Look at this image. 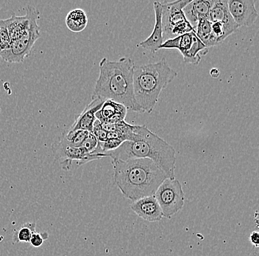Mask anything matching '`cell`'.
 <instances>
[{
    "mask_svg": "<svg viewBox=\"0 0 259 256\" xmlns=\"http://www.w3.org/2000/svg\"><path fill=\"white\" fill-rule=\"evenodd\" d=\"M11 45V40L6 25L0 20V53L9 49Z\"/></svg>",
    "mask_w": 259,
    "mask_h": 256,
    "instance_id": "21",
    "label": "cell"
},
{
    "mask_svg": "<svg viewBox=\"0 0 259 256\" xmlns=\"http://www.w3.org/2000/svg\"><path fill=\"white\" fill-rule=\"evenodd\" d=\"M40 12L37 8L32 9L31 21L25 33L11 42L9 49L0 53V57L8 63H22L31 53L35 42L40 37V28L38 25Z\"/></svg>",
    "mask_w": 259,
    "mask_h": 256,
    "instance_id": "5",
    "label": "cell"
},
{
    "mask_svg": "<svg viewBox=\"0 0 259 256\" xmlns=\"http://www.w3.org/2000/svg\"><path fill=\"white\" fill-rule=\"evenodd\" d=\"M0 116H1V108H0Z\"/></svg>",
    "mask_w": 259,
    "mask_h": 256,
    "instance_id": "27",
    "label": "cell"
},
{
    "mask_svg": "<svg viewBox=\"0 0 259 256\" xmlns=\"http://www.w3.org/2000/svg\"><path fill=\"white\" fill-rule=\"evenodd\" d=\"M127 109L125 106L111 100H106L101 108L95 115L96 119L101 123L108 122L116 124L124 121Z\"/></svg>",
    "mask_w": 259,
    "mask_h": 256,
    "instance_id": "15",
    "label": "cell"
},
{
    "mask_svg": "<svg viewBox=\"0 0 259 256\" xmlns=\"http://www.w3.org/2000/svg\"><path fill=\"white\" fill-rule=\"evenodd\" d=\"M89 134L88 131L69 129L67 132L63 134L61 140L71 147H80L88 137Z\"/></svg>",
    "mask_w": 259,
    "mask_h": 256,
    "instance_id": "19",
    "label": "cell"
},
{
    "mask_svg": "<svg viewBox=\"0 0 259 256\" xmlns=\"http://www.w3.org/2000/svg\"><path fill=\"white\" fill-rule=\"evenodd\" d=\"M154 197L161 207L163 217L171 218L184 205V192L178 179H165L157 189Z\"/></svg>",
    "mask_w": 259,
    "mask_h": 256,
    "instance_id": "7",
    "label": "cell"
},
{
    "mask_svg": "<svg viewBox=\"0 0 259 256\" xmlns=\"http://www.w3.org/2000/svg\"><path fill=\"white\" fill-rule=\"evenodd\" d=\"M131 208L142 220L150 223L161 221L163 218L161 207L154 196L133 202Z\"/></svg>",
    "mask_w": 259,
    "mask_h": 256,
    "instance_id": "10",
    "label": "cell"
},
{
    "mask_svg": "<svg viewBox=\"0 0 259 256\" xmlns=\"http://www.w3.org/2000/svg\"><path fill=\"white\" fill-rule=\"evenodd\" d=\"M213 1L214 0H191L184 7L183 11L186 19L194 30L200 20H209L210 11Z\"/></svg>",
    "mask_w": 259,
    "mask_h": 256,
    "instance_id": "12",
    "label": "cell"
},
{
    "mask_svg": "<svg viewBox=\"0 0 259 256\" xmlns=\"http://www.w3.org/2000/svg\"><path fill=\"white\" fill-rule=\"evenodd\" d=\"M194 32L207 48L217 46L212 35L211 22L209 20H206V19L200 20L194 28Z\"/></svg>",
    "mask_w": 259,
    "mask_h": 256,
    "instance_id": "18",
    "label": "cell"
},
{
    "mask_svg": "<svg viewBox=\"0 0 259 256\" xmlns=\"http://www.w3.org/2000/svg\"><path fill=\"white\" fill-rule=\"evenodd\" d=\"M113 181L126 199L132 202L155 195L167 175L149 159L111 160Z\"/></svg>",
    "mask_w": 259,
    "mask_h": 256,
    "instance_id": "2",
    "label": "cell"
},
{
    "mask_svg": "<svg viewBox=\"0 0 259 256\" xmlns=\"http://www.w3.org/2000/svg\"><path fill=\"white\" fill-rule=\"evenodd\" d=\"M35 232H36V225L35 223L24 224L19 229L14 231L13 241L14 243H29Z\"/></svg>",
    "mask_w": 259,
    "mask_h": 256,
    "instance_id": "20",
    "label": "cell"
},
{
    "mask_svg": "<svg viewBox=\"0 0 259 256\" xmlns=\"http://www.w3.org/2000/svg\"><path fill=\"white\" fill-rule=\"evenodd\" d=\"M210 22H220L238 29L228 9V0H214L210 11Z\"/></svg>",
    "mask_w": 259,
    "mask_h": 256,
    "instance_id": "16",
    "label": "cell"
},
{
    "mask_svg": "<svg viewBox=\"0 0 259 256\" xmlns=\"http://www.w3.org/2000/svg\"><path fill=\"white\" fill-rule=\"evenodd\" d=\"M210 75L213 79H218L220 75V69H218V68H212L210 70Z\"/></svg>",
    "mask_w": 259,
    "mask_h": 256,
    "instance_id": "26",
    "label": "cell"
},
{
    "mask_svg": "<svg viewBox=\"0 0 259 256\" xmlns=\"http://www.w3.org/2000/svg\"><path fill=\"white\" fill-rule=\"evenodd\" d=\"M52 152L64 171L76 169L84 164L105 158L102 155H94L87 152L83 147H74L67 145L60 140L52 144Z\"/></svg>",
    "mask_w": 259,
    "mask_h": 256,
    "instance_id": "8",
    "label": "cell"
},
{
    "mask_svg": "<svg viewBox=\"0 0 259 256\" xmlns=\"http://www.w3.org/2000/svg\"><path fill=\"white\" fill-rule=\"evenodd\" d=\"M153 9L155 12V22L153 32L148 38L139 43V46L155 54L164 42L163 27H162V4L159 2H154Z\"/></svg>",
    "mask_w": 259,
    "mask_h": 256,
    "instance_id": "11",
    "label": "cell"
},
{
    "mask_svg": "<svg viewBox=\"0 0 259 256\" xmlns=\"http://www.w3.org/2000/svg\"><path fill=\"white\" fill-rule=\"evenodd\" d=\"M92 132L95 134L98 142H105V141L108 140V137H107L108 132H105L104 129H103L101 122L97 119H96V121L94 123L93 129H92Z\"/></svg>",
    "mask_w": 259,
    "mask_h": 256,
    "instance_id": "23",
    "label": "cell"
},
{
    "mask_svg": "<svg viewBox=\"0 0 259 256\" xmlns=\"http://www.w3.org/2000/svg\"><path fill=\"white\" fill-rule=\"evenodd\" d=\"M178 72L166 58L151 64L135 66L134 98L143 113L150 114L156 106L161 92L177 77Z\"/></svg>",
    "mask_w": 259,
    "mask_h": 256,
    "instance_id": "4",
    "label": "cell"
},
{
    "mask_svg": "<svg viewBox=\"0 0 259 256\" xmlns=\"http://www.w3.org/2000/svg\"><path fill=\"white\" fill-rule=\"evenodd\" d=\"M48 233H37V232H35L32 234L29 243L31 244L32 247L38 248L44 244L45 241L48 239Z\"/></svg>",
    "mask_w": 259,
    "mask_h": 256,
    "instance_id": "24",
    "label": "cell"
},
{
    "mask_svg": "<svg viewBox=\"0 0 259 256\" xmlns=\"http://www.w3.org/2000/svg\"><path fill=\"white\" fill-rule=\"evenodd\" d=\"M66 27L70 31L80 33L88 25L87 12L81 9H76L69 11L65 19Z\"/></svg>",
    "mask_w": 259,
    "mask_h": 256,
    "instance_id": "17",
    "label": "cell"
},
{
    "mask_svg": "<svg viewBox=\"0 0 259 256\" xmlns=\"http://www.w3.org/2000/svg\"><path fill=\"white\" fill-rule=\"evenodd\" d=\"M135 64L131 58L118 61L103 58L100 62V74L92 98L111 100L125 106L127 110L143 113L134 98V71Z\"/></svg>",
    "mask_w": 259,
    "mask_h": 256,
    "instance_id": "3",
    "label": "cell"
},
{
    "mask_svg": "<svg viewBox=\"0 0 259 256\" xmlns=\"http://www.w3.org/2000/svg\"><path fill=\"white\" fill-rule=\"evenodd\" d=\"M250 239L251 243H252L255 247H258L259 234L258 232H253V233H251Z\"/></svg>",
    "mask_w": 259,
    "mask_h": 256,
    "instance_id": "25",
    "label": "cell"
},
{
    "mask_svg": "<svg viewBox=\"0 0 259 256\" xmlns=\"http://www.w3.org/2000/svg\"><path fill=\"white\" fill-rule=\"evenodd\" d=\"M105 155L111 160L149 159L158 165L169 179L176 177V150L145 125H133L130 140L124 141L119 148Z\"/></svg>",
    "mask_w": 259,
    "mask_h": 256,
    "instance_id": "1",
    "label": "cell"
},
{
    "mask_svg": "<svg viewBox=\"0 0 259 256\" xmlns=\"http://www.w3.org/2000/svg\"><path fill=\"white\" fill-rule=\"evenodd\" d=\"M97 145H98V140H97V137H95L93 133L89 132L88 137H87V139L84 140L83 143H82V147H83L89 153L94 155V152L96 150Z\"/></svg>",
    "mask_w": 259,
    "mask_h": 256,
    "instance_id": "22",
    "label": "cell"
},
{
    "mask_svg": "<svg viewBox=\"0 0 259 256\" xmlns=\"http://www.w3.org/2000/svg\"><path fill=\"white\" fill-rule=\"evenodd\" d=\"M191 0H179L162 4V27L163 34L172 39L194 31L184 14V7Z\"/></svg>",
    "mask_w": 259,
    "mask_h": 256,
    "instance_id": "6",
    "label": "cell"
},
{
    "mask_svg": "<svg viewBox=\"0 0 259 256\" xmlns=\"http://www.w3.org/2000/svg\"><path fill=\"white\" fill-rule=\"evenodd\" d=\"M32 9L33 6H27V13L25 15L22 17L16 15L15 13L13 12L11 17L6 19H0L7 28L11 42L19 40L28 28L31 21Z\"/></svg>",
    "mask_w": 259,
    "mask_h": 256,
    "instance_id": "13",
    "label": "cell"
},
{
    "mask_svg": "<svg viewBox=\"0 0 259 256\" xmlns=\"http://www.w3.org/2000/svg\"><path fill=\"white\" fill-rule=\"evenodd\" d=\"M105 101L99 98H92V101L82 110L69 129L92 132L94 123L96 121L95 115L101 108Z\"/></svg>",
    "mask_w": 259,
    "mask_h": 256,
    "instance_id": "14",
    "label": "cell"
},
{
    "mask_svg": "<svg viewBox=\"0 0 259 256\" xmlns=\"http://www.w3.org/2000/svg\"><path fill=\"white\" fill-rule=\"evenodd\" d=\"M255 0H229L228 9L238 27H250L258 18Z\"/></svg>",
    "mask_w": 259,
    "mask_h": 256,
    "instance_id": "9",
    "label": "cell"
}]
</instances>
